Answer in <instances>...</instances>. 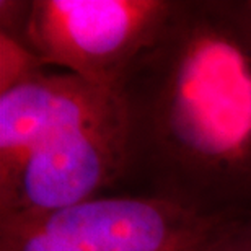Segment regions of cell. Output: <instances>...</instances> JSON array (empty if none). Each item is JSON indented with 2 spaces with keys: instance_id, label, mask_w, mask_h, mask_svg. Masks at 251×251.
Instances as JSON below:
<instances>
[{
  "instance_id": "cell-7",
  "label": "cell",
  "mask_w": 251,
  "mask_h": 251,
  "mask_svg": "<svg viewBox=\"0 0 251 251\" xmlns=\"http://www.w3.org/2000/svg\"><path fill=\"white\" fill-rule=\"evenodd\" d=\"M31 0H2L0 2V33L20 36L25 26Z\"/></svg>"
},
{
  "instance_id": "cell-6",
  "label": "cell",
  "mask_w": 251,
  "mask_h": 251,
  "mask_svg": "<svg viewBox=\"0 0 251 251\" xmlns=\"http://www.w3.org/2000/svg\"><path fill=\"white\" fill-rule=\"evenodd\" d=\"M207 243L217 251H251V212L220 220Z\"/></svg>"
},
{
  "instance_id": "cell-2",
  "label": "cell",
  "mask_w": 251,
  "mask_h": 251,
  "mask_svg": "<svg viewBox=\"0 0 251 251\" xmlns=\"http://www.w3.org/2000/svg\"><path fill=\"white\" fill-rule=\"evenodd\" d=\"M116 90L49 69L0 95V217L116 194L124 168Z\"/></svg>"
},
{
  "instance_id": "cell-8",
  "label": "cell",
  "mask_w": 251,
  "mask_h": 251,
  "mask_svg": "<svg viewBox=\"0 0 251 251\" xmlns=\"http://www.w3.org/2000/svg\"><path fill=\"white\" fill-rule=\"evenodd\" d=\"M202 251H217V250H214L212 247H209V243L207 245H205V247H204V250Z\"/></svg>"
},
{
  "instance_id": "cell-4",
  "label": "cell",
  "mask_w": 251,
  "mask_h": 251,
  "mask_svg": "<svg viewBox=\"0 0 251 251\" xmlns=\"http://www.w3.org/2000/svg\"><path fill=\"white\" fill-rule=\"evenodd\" d=\"M173 0H31L18 39L49 69L116 90Z\"/></svg>"
},
{
  "instance_id": "cell-3",
  "label": "cell",
  "mask_w": 251,
  "mask_h": 251,
  "mask_svg": "<svg viewBox=\"0 0 251 251\" xmlns=\"http://www.w3.org/2000/svg\"><path fill=\"white\" fill-rule=\"evenodd\" d=\"M219 222L158 199L108 194L0 217V251H202Z\"/></svg>"
},
{
  "instance_id": "cell-5",
  "label": "cell",
  "mask_w": 251,
  "mask_h": 251,
  "mask_svg": "<svg viewBox=\"0 0 251 251\" xmlns=\"http://www.w3.org/2000/svg\"><path fill=\"white\" fill-rule=\"evenodd\" d=\"M48 70L22 39L0 33V95L41 77Z\"/></svg>"
},
{
  "instance_id": "cell-1",
  "label": "cell",
  "mask_w": 251,
  "mask_h": 251,
  "mask_svg": "<svg viewBox=\"0 0 251 251\" xmlns=\"http://www.w3.org/2000/svg\"><path fill=\"white\" fill-rule=\"evenodd\" d=\"M116 93L126 129L116 194L204 219L251 212V0H173Z\"/></svg>"
}]
</instances>
